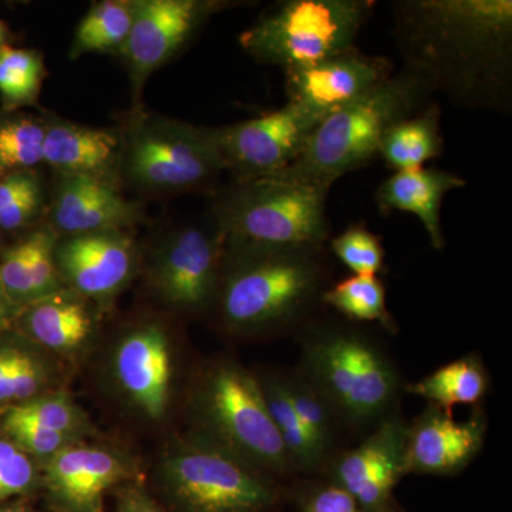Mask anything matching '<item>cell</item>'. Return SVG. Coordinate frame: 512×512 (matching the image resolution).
<instances>
[{
    "label": "cell",
    "instance_id": "obj_4",
    "mask_svg": "<svg viewBox=\"0 0 512 512\" xmlns=\"http://www.w3.org/2000/svg\"><path fill=\"white\" fill-rule=\"evenodd\" d=\"M119 128V185L143 197L210 191L224 173L212 128L131 109Z\"/></svg>",
    "mask_w": 512,
    "mask_h": 512
},
{
    "label": "cell",
    "instance_id": "obj_2",
    "mask_svg": "<svg viewBox=\"0 0 512 512\" xmlns=\"http://www.w3.org/2000/svg\"><path fill=\"white\" fill-rule=\"evenodd\" d=\"M433 94L430 80L404 64L365 96L319 121L301 156L282 174L330 190L343 175L379 158L384 134L397 121L433 103Z\"/></svg>",
    "mask_w": 512,
    "mask_h": 512
},
{
    "label": "cell",
    "instance_id": "obj_42",
    "mask_svg": "<svg viewBox=\"0 0 512 512\" xmlns=\"http://www.w3.org/2000/svg\"><path fill=\"white\" fill-rule=\"evenodd\" d=\"M0 512H35V511L28 510V508H25V507H9V508H3V510H0Z\"/></svg>",
    "mask_w": 512,
    "mask_h": 512
},
{
    "label": "cell",
    "instance_id": "obj_32",
    "mask_svg": "<svg viewBox=\"0 0 512 512\" xmlns=\"http://www.w3.org/2000/svg\"><path fill=\"white\" fill-rule=\"evenodd\" d=\"M2 419L25 421L77 440L86 429V417L79 406L67 394L52 390L8 407Z\"/></svg>",
    "mask_w": 512,
    "mask_h": 512
},
{
    "label": "cell",
    "instance_id": "obj_5",
    "mask_svg": "<svg viewBox=\"0 0 512 512\" xmlns=\"http://www.w3.org/2000/svg\"><path fill=\"white\" fill-rule=\"evenodd\" d=\"M319 249L225 248L222 319L235 330H259L295 318L322 286Z\"/></svg>",
    "mask_w": 512,
    "mask_h": 512
},
{
    "label": "cell",
    "instance_id": "obj_44",
    "mask_svg": "<svg viewBox=\"0 0 512 512\" xmlns=\"http://www.w3.org/2000/svg\"><path fill=\"white\" fill-rule=\"evenodd\" d=\"M382 512H389V511L384 510V511H382Z\"/></svg>",
    "mask_w": 512,
    "mask_h": 512
},
{
    "label": "cell",
    "instance_id": "obj_31",
    "mask_svg": "<svg viewBox=\"0 0 512 512\" xmlns=\"http://www.w3.org/2000/svg\"><path fill=\"white\" fill-rule=\"evenodd\" d=\"M322 299L350 319L379 322L384 328L394 329L386 305V289L377 276H350L323 292Z\"/></svg>",
    "mask_w": 512,
    "mask_h": 512
},
{
    "label": "cell",
    "instance_id": "obj_26",
    "mask_svg": "<svg viewBox=\"0 0 512 512\" xmlns=\"http://www.w3.org/2000/svg\"><path fill=\"white\" fill-rule=\"evenodd\" d=\"M134 0H103L90 8L74 30L69 59L90 53H117L130 35Z\"/></svg>",
    "mask_w": 512,
    "mask_h": 512
},
{
    "label": "cell",
    "instance_id": "obj_24",
    "mask_svg": "<svg viewBox=\"0 0 512 512\" xmlns=\"http://www.w3.org/2000/svg\"><path fill=\"white\" fill-rule=\"evenodd\" d=\"M440 109L430 103L419 113L397 121L384 134L379 157L394 171L416 170L441 156Z\"/></svg>",
    "mask_w": 512,
    "mask_h": 512
},
{
    "label": "cell",
    "instance_id": "obj_8",
    "mask_svg": "<svg viewBox=\"0 0 512 512\" xmlns=\"http://www.w3.org/2000/svg\"><path fill=\"white\" fill-rule=\"evenodd\" d=\"M303 365L313 389L349 420L380 416L399 389L392 363L369 339L348 330L313 333L305 345Z\"/></svg>",
    "mask_w": 512,
    "mask_h": 512
},
{
    "label": "cell",
    "instance_id": "obj_29",
    "mask_svg": "<svg viewBox=\"0 0 512 512\" xmlns=\"http://www.w3.org/2000/svg\"><path fill=\"white\" fill-rule=\"evenodd\" d=\"M259 383L289 461L302 468L318 466L325 451L313 441L311 434L293 410L291 400L286 393L285 380L268 379Z\"/></svg>",
    "mask_w": 512,
    "mask_h": 512
},
{
    "label": "cell",
    "instance_id": "obj_21",
    "mask_svg": "<svg viewBox=\"0 0 512 512\" xmlns=\"http://www.w3.org/2000/svg\"><path fill=\"white\" fill-rule=\"evenodd\" d=\"M57 239L49 225H40L29 229L0 258V289L19 308L62 291L55 259Z\"/></svg>",
    "mask_w": 512,
    "mask_h": 512
},
{
    "label": "cell",
    "instance_id": "obj_7",
    "mask_svg": "<svg viewBox=\"0 0 512 512\" xmlns=\"http://www.w3.org/2000/svg\"><path fill=\"white\" fill-rule=\"evenodd\" d=\"M261 471L200 434L168 453L161 484L180 512H269L276 491Z\"/></svg>",
    "mask_w": 512,
    "mask_h": 512
},
{
    "label": "cell",
    "instance_id": "obj_43",
    "mask_svg": "<svg viewBox=\"0 0 512 512\" xmlns=\"http://www.w3.org/2000/svg\"><path fill=\"white\" fill-rule=\"evenodd\" d=\"M0 245H2V232H0Z\"/></svg>",
    "mask_w": 512,
    "mask_h": 512
},
{
    "label": "cell",
    "instance_id": "obj_15",
    "mask_svg": "<svg viewBox=\"0 0 512 512\" xmlns=\"http://www.w3.org/2000/svg\"><path fill=\"white\" fill-rule=\"evenodd\" d=\"M49 227L62 237L130 231L144 214L117 185L90 177L56 175Z\"/></svg>",
    "mask_w": 512,
    "mask_h": 512
},
{
    "label": "cell",
    "instance_id": "obj_13",
    "mask_svg": "<svg viewBox=\"0 0 512 512\" xmlns=\"http://www.w3.org/2000/svg\"><path fill=\"white\" fill-rule=\"evenodd\" d=\"M284 73L286 103L322 121L365 96L394 72L386 57L365 55L353 46L318 63Z\"/></svg>",
    "mask_w": 512,
    "mask_h": 512
},
{
    "label": "cell",
    "instance_id": "obj_10",
    "mask_svg": "<svg viewBox=\"0 0 512 512\" xmlns=\"http://www.w3.org/2000/svg\"><path fill=\"white\" fill-rule=\"evenodd\" d=\"M224 237L210 215L165 234L148 269V285L168 308L197 312L217 299Z\"/></svg>",
    "mask_w": 512,
    "mask_h": 512
},
{
    "label": "cell",
    "instance_id": "obj_3",
    "mask_svg": "<svg viewBox=\"0 0 512 512\" xmlns=\"http://www.w3.org/2000/svg\"><path fill=\"white\" fill-rule=\"evenodd\" d=\"M329 188L282 173L232 180L210 217L225 248L319 249L329 238Z\"/></svg>",
    "mask_w": 512,
    "mask_h": 512
},
{
    "label": "cell",
    "instance_id": "obj_12",
    "mask_svg": "<svg viewBox=\"0 0 512 512\" xmlns=\"http://www.w3.org/2000/svg\"><path fill=\"white\" fill-rule=\"evenodd\" d=\"M318 117L286 103L254 119L212 128L225 171L234 180L282 173L301 156Z\"/></svg>",
    "mask_w": 512,
    "mask_h": 512
},
{
    "label": "cell",
    "instance_id": "obj_39",
    "mask_svg": "<svg viewBox=\"0 0 512 512\" xmlns=\"http://www.w3.org/2000/svg\"><path fill=\"white\" fill-rule=\"evenodd\" d=\"M117 512H163V510L158 507L156 501L151 500L146 491L131 487L121 493Z\"/></svg>",
    "mask_w": 512,
    "mask_h": 512
},
{
    "label": "cell",
    "instance_id": "obj_17",
    "mask_svg": "<svg viewBox=\"0 0 512 512\" xmlns=\"http://www.w3.org/2000/svg\"><path fill=\"white\" fill-rule=\"evenodd\" d=\"M407 436L409 426L402 420H386L336 464V485L352 494L363 511L386 510L394 485L404 476Z\"/></svg>",
    "mask_w": 512,
    "mask_h": 512
},
{
    "label": "cell",
    "instance_id": "obj_16",
    "mask_svg": "<svg viewBox=\"0 0 512 512\" xmlns=\"http://www.w3.org/2000/svg\"><path fill=\"white\" fill-rule=\"evenodd\" d=\"M113 370L121 392L141 413L163 419L170 403L173 356L160 325L147 323L128 332L117 345Z\"/></svg>",
    "mask_w": 512,
    "mask_h": 512
},
{
    "label": "cell",
    "instance_id": "obj_30",
    "mask_svg": "<svg viewBox=\"0 0 512 512\" xmlns=\"http://www.w3.org/2000/svg\"><path fill=\"white\" fill-rule=\"evenodd\" d=\"M46 211V192L37 171L0 177V232L29 231Z\"/></svg>",
    "mask_w": 512,
    "mask_h": 512
},
{
    "label": "cell",
    "instance_id": "obj_9",
    "mask_svg": "<svg viewBox=\"0 0 512 512\" xmlns=\"http://www.w3.org/2000/svg\"><path fill=\"white\" fill-rule=\"evenodd\" d=\"M202 436L259 470L291 463L266 406L261 383L234 363L208 373L198 393Z\"/></svg>",
    "mask_w": 512,
    "mask_h": 512
},
{
    "label": "cell",
    "instance_id": "obj_37",
    "mask_svg": "<svg viewBox=\"0 0 512 512\" xmlns=\"http://www.w3.org/2000/svg\"><path fill=\"white\" fill-rule=\"evenodd\" d=\"M39 346L16 333H0V384L5 382L16 367L29 359Z\"/></svg>",
    "mask_w": 512,
    "mask_h": 512
},
{
    "label": "cell",
    "instance_id": "obj_22",
    "mask_svg": "<svg viewBox=\"0 0 512 512\" xmlns=\"http://www.w3.org/2000/svg\"><path fill=\"white\" fill-rule=\"evenodd\" d=\"M86 301L76 292L63 288L22 306L16 316V328L39 348L69 355L82 349L94 332L93 311Z\"/></svg>",
    "mask_w": 512,
    "mask_h": 512
},
{
    "label": "cell",
    "instance_id": "obj_20",
    "mask_svg": "<svg viewBox=\"0 0 512 512\" xmlns=\"http://www.w3.org/2000/svg\"><path fill=\"white\" fill-rule=\"evenodd\" d=\"M43 160L56 175L90 177L119 185V128L84 126L46 114Z\"/></svg>",
    "mask_w": 512,
    "mask_h": 512
},
{
    "label": "cell",
    "instance_id": "obj_14",
    "mask_svg": "<svg viewBox=\"0 0 512 512\" xmlns=\"http://www.w3.org/2000/svg\"><path fill=\"white\" fill-rule=\"evenodd\" d=\"M55 259L63 285L87 301H107L131 281L137 245L126 231L57 239Z\"/></svg>",
    "mask_w": 512,
    "mask_h": 512
},
{
    "label": "cell",
    "instance_id": "obj_6",
    "mask_svg": "<svg viewBox=\"0 0 512 512\" xmlns=\"http://www.w3.org/2000/svg\"><path fill=\"white\" fill-rule=\"evenodd\" d=\"M373 0H282L239 36L256 62L291 70L355 46L372 18Z\"/></svg>",
    "mask_w": 512,
    "mask_h": 512
},
{
    "label": "cell",
    "instance_id": "obj_11",
    "mask_svg": "<svg viewBox=\"0 0 512 512\" xmlns=\"http://www.w3.org/2000/svg\"><path fill=\"white\" fill-rule=\"evenodd\" d=\"M232 6L234 2L225 0H134L133 25L119 52L133 109L143 107L141 96L151 74L183 52L215 13Z\"/></svg>",
    "mask_w": 512,
    "mask_h": 512
},
{
    "label": "cell",
    "instance_id": "obj_28",
    "mask_svg": "<svg viewBox=\"0 0 512 512\" xmlns=\"http://www.w3.org/2000/svg\"><path fill=\"white\" fill-rule=\"evenodd\" d=\"M46 76L45 59L39 50L10 43L0 47V110L36 107Z\"/></svg>",
    "mask_w": 512,
    "mask_h": 512
},
{
    "label": "cell",
    "instance_id": "obj_38",
    "mask_svg": "<svg viewBox=\"0 0 512 512\" xmlns=\"http://www.w3.org/2000/svg\"><path fill=\"white\" fill-rule=\"evenodd\" d=\"M303 512H365L353 495L339 485L320 488L309 495Z\"/></svg>",
    "mask_w": 512,
    "mask_h": 512
},
{
    "label": "cell",
    "instance_id": "obj_18",
    "mask_svg": "<svg viewBox=\"0 0 512 512\" xmlns=\"http://www.w3.org/2000/svg\"><path fill=\"white\" fill-rule=\"evenodd\" d=\"M485 439V420L474 414L466 421L429 404L409 427L403 474L450 476L463 470L477 456Z\"/></svg>",
    "mask_w": 512,
    "mask_h": 512
},
{
    "label": "cell",
    "instance_id": "obj_19",
    "mask_svg": "<svg viewBox=\"0 0 512 512\" xmlns=\"http://www.w3.org/2000/svg\"><path fill=\"white\" fill-rule=\"evenodd\" d=\"M128 477L126 461L107 448L73 444L50 458L45 484L66 512H103V497Z\"/></svg>",
    "mask_w": 512,
    "mask_h": 512
},
{
    "label": "cell",
    "instance_id": "obj_23",
    "mask_svg": "<svg viewBox=\"0 0 512 512\" xmlns=\"http://www.w3.org/2000/svg\"><path fill=\"white\" fill-rule=\"evenodd\" d=\"M460 175L437 168L394 171L377 188L376 202L380 212H407L419 218L431 245L444 247L441 229V207L448 192L466 187Z\"/></svg>",
    "mask_w": 512,
    "mask_h": 512
},
{
    "label": "cell",
    "instance_id": "obj_27",
    "mask_svg": "<svg viewBox=\"0 0 512 512\" xmlns=\"http://www.w3.org/2000/svg\"><path fill=\"white\" fill-rule=\"evenodd\" d=\"M45 120L26 111L0 110V177L45 164Z\"/></svg>",
    "mask_w": 512,
    "mask_h": 512
},
{
    "label": "cell",
    "instance_id": "obj_33",
    "mask_svg": "<svg viewBox=\"0 0 512 512\" xmlns=\"http://www.w3.org/2000/svg\"><path fill=\"white\" fill-rule=\"evenodd\" d=\"M330 249L353 275L377 276L384 268L382 241L362 224L352 225L333 238Z\"/></svg>",
    "mask_w": 512,
    "mask_h": 512
},
{
    "label": "cell",
    "instance_id": "obj_25",
    "mask_svg": "<svg viewBox=\"0 0 512 512\" xmlns=\"http://www.w3.org/2000/svg\"><path fill=\"white\" fill-rule=\"evenodd\" d=\"M488 379L483 363L474 356L461 357L407 387L414 396L451 413L457 404H476L487 393Z\"/></svg>",
    "mask_w": 512,
    "mask_h": 512
},
{
    "label": "cell",
    "instance_id": "obj_1",
    "mask_svg": "<svg viewBox=\"0 0 512 512\" xmlns=\"http://www.w3.org/2000/svg\"><path fill=\"white\" fill-rule=\"evenodd\" d=\"M393 9L404 64L436 93L470 109H510V0H406Z\"/></svg>",
    "mask_w": 512,
    "mask_h": 512
},
{
    "label": "cell",
    "instance_id": "obj_40",
    "mask_svg": "<svg viewBox=\"0 0 512 512\" xmlns=\"http://www.w3.org/2000/svg\"><path fill=\"white\" fill-rule=\"evenodd\" d=\"M20 308L15 305L0 289V333L8 332L9 326L15 325Z\"/></svg>",
    "mask_w": 512,
    "mask_h": 512
},
{
    "label": "cell",
    "instance_id": "obj_36",
    "mask_svg": "<svg viewBox=\"0 0 512 512\" xmlns=\"http://www.w3.org/2000/svg\"><path fill=\"white\" fill-rule=\"evenodd\" d=\"M2 429L5 431L6 439L13 441L29 457L39 460L49 461L64 448L77 443V439L66 434L43 429L25 421L2 419Z\"/></svg>",
    "mask_w": 512,
    "mask_h": 512
},
{
    "label": "cell",
    "instance_id": "obj_41",
    "mask_svg": "<svg viewBox=\"0 0 512 512\" xmlns=\"http://www.w3.org/2000/svg\"><path fill=\"white\" fill-rule=\"evenodd\" d=\"M10 32L8 25L0 19V47L9 45Z\"/></svg>",
    "mask_w": 512,
    "mask_h": 512
},
{
    "label": "cell",
    "instance_id": "obj_35",
    "mask_svg": "<svg viewBox=\"0 0 512 512\" xmlns=\"http://www.w3.org/2000/svg\"><path fill=\"white\" fill-rule=\"evenodd\" d=\"M39 483L33 458L13 441L0 439V503L15 495L28 494Z\"/></svg>",
    "mask_w": 512,
    "mask_h": 512
},
{
    "label": "cell",
    "instance_id": "obj_34",
    "mask_svg": "<svg viewBox=\"0 0 512 512\" xmlns=\"http://www.w3.org/2000/svg\"><path fill=\"white\" fill-rule=\"evenodd\" d=\"M286 393L293 410L298 414L303 426L311 434L313 441L323 451L326 450L332 434L330 406L315 389L306 382H285Z\"/></svg>",
    "mask_w": 512,
    "mask_h": 512
}]
</instances>
